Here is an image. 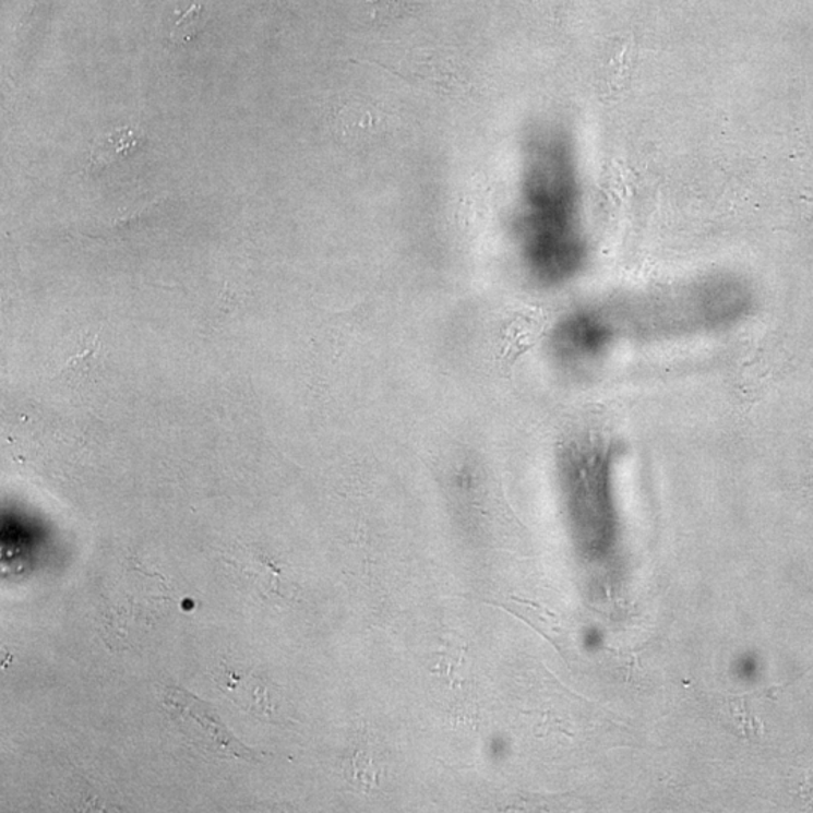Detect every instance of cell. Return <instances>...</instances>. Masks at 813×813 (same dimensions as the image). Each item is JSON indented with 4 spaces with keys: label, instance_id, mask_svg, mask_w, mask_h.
I'll return each instance as SVG.
<instances>
[{
    "label": "cell",
    "instance_id": "277c9868",
    "mask_svg": "<svg viewBox=\"0 0 813 813\" xmlns=\"http://www.w3.org/2000/svg\"><path fill=\"white\" fill-rule=\"evenodd\" d=\"M202 25H204L202 5L194 3V5L190 7L189 10L177 20L176 26H174L172 32H170V41L180 46L186 45L190 39L198 37V34H200V31L202 29Z\"/></svg>",
    "mask_w": 813,
    "mask_h": 813
},
{
    "label": "cell",
    "instance_id": "3957f363",
    "mask_svg": "<svg viewBox=\"0 0 813 813\" xmlns=\"http://www.w3.org/2000/svg\"><path fill=\"white\" fill-rule=\"evenodd\" d=\"M144 138L141 132L133 129L115 130L95 142L93 150V162L98 166L110 165V163L121 160L129 154H132Z\"/></svg>",
    "mask_w": 813,
    "mask_h": 813
},
{
    "label": "cell",
    "instance_id": "7a4b0ae2",
    "mask_svg": "<svg viewBox=\"0 0 813 813\" xmlns=\"http://www.w3.org/2000/svg\"><path fill=\"white\" fill-rule=\"evenodd\" d=\"M607 432H571L558 443L557 467L571 522L583 541L607 545L617 529L612 482L622 451Z\"/></svg>",
    "mask_w": 813,
    "mask_h": 813
},
{
    "label": "cell",
    "instance_id": "6da1fadb",
    "mask_svg": "<svg viewBox=\"0 0 813 813\" xmlns=\"http://www.w3.org/2000/svg\"><path fill=\"white\" fill-rule=\"evenodd\" d=\"M753 312L748 279L717 270L566 309L547 333L546 352L563 374L588 375L621 348L714 338L744 327Z\"/></svg>",
    "mask_w": 813,
    "mask_h": 813
}]
</instances>
